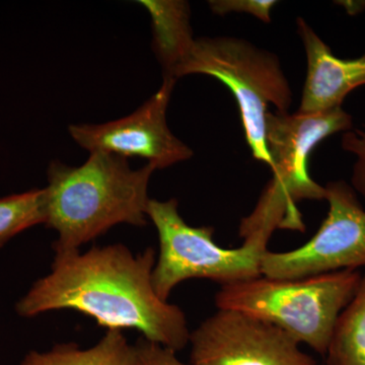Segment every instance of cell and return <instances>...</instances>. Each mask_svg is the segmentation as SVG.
<instances>
[{
	"label": "cell",
	"mask_w": 365,
	"mask_h": 365,
	"mask_svg": "<svg viewBox=\"0 0 365 365\" xmlns=\"http://www.w3.org/2000/svg\"><path fill=\"white\" fill-rule=\"evenodd\" d=\"M155 250L134 255L121 244L55 254L51 273L36 281L16 304L21 317L74 309L108 330L134 329L178 352L190 341L186 314L155 294Z\"/></svg>",
	"instance_id": "6da1fadb"
},
{
	"label": "cell",
	"mask_w": 365,
	"mask_h": 365,
	"mask_svg": "<svg viewBox=\"0 0 365 365\" xmlns=\"http://www.w3.org/2000/svg\"><path fill=\"white\" fill-rule=\"evenodd\" d=\"M153 165L132 170L124 157L93 151L83 165L52 160L48 168L45 225L58 232L55 254L79 247L121 223L148 225V189Z\"/></svg>",
	"instance_id": "7a4b0ae2"
},
{
	"label": "cell",
	"mask_w": 365,
	"mask_h": 365,
	"mask_svg": "<svg viewBox=\"0 0 365 365\" xmlns=\"http://www.w3.org/2000/svg\"><path fill=\"white\" fill-rule=\"evenodd\" d=\"M359 270H342L295 279L260 276L223 285L218 309L241 312L277 326L295 341L325 356L341 312L360 284Z\"/></svg>",
	"instance_id": "3957f363"
},
{
	"label": "cell",
	"mask_w": 365,
	"mask_h": 365,
	"mask_svg": "<svg viewBox=\"0 0 365 365\" xmlns=\"http://www.w3.org/2000/svg\"><path fill=\"white\" fill-rule=\"evenodd\" d=\"M205 74L225 83L239 104L242 127L254 158L271 168L265 143L268 105L288 113L292 91L277 55L234 37L194 40L172 78Z\"/></svg>",
	"instance_id": "277c9868"
},
{
	"label": "cell",
	"mask_w": 365,
	"mask_h": 365,
	"mask_svg": "<svg viewBox=\"0 0 365 365\" xmlns=\"http://www.w3.org/2000/svg\"><path fill=\"white\" fill-rule=\"evenodd\" d=\"M178 206L177 199H150L146 207L160 240L153 285L160 299L168 300L178 284L191 278L212 280L223 287L262 276L261 262L269 240L249 237L240 248H222L213 240V227H191Z\"/></svg>",
	"instance_id": "5b68a950"
},
{
	"label": "cell",
	"mask_w": 365,
	"mask_h": 365,
	"mask_svg": "<svg viewBox=\"0 0 365 365\" xmlns=\"http://www.w3.org/2000/svg\"><path fill=\"white\" fill-rule=\"evenodd\" d=\"M329 212L318 232L304 246L283 253L266 252L262 276L295 279L319 274L365 268V210L351 185L325 186Z\"/></svg>",
	"instance_id": "8992f818"
},
{
	"label": "cell",
	"mask_w": 365,
	"mask_h": 365,
	"mask_svg": "<svg viewBox=\"0 0 365 365\" xmlns=\"http://www.w3.org/2000/svg\"><path fill=\"white\" fill-rule=\"evenodd\" d=\"M191 365H316L277 326L218 309L190 335Z\"/></svg>",
	"instance_id": "52a82bcc"
},
{
	"label": "cell",
	"mask_w": 365,
	"mask_h": 365,
	"mask_svg": "<svg viewBox=\"0 0 365 365\" xmlns=\"http://www.w3.org/2000/svg\"><path fill=\"white\" fill-rule=\"evenodd\" d=\"M176 81L163 76L160 90L129 116L104 124L71 125L69 133L90 153L146 158L155 170L188 160L193 150L172 133L167 123L168 106Z\"/></svg>",
	"instance_id": "ba28073f"
},
{
	"label": "cell",
	"mask_w": 365,
	"mask_h": 365,
	"mask_svg": "<svg viewBox=\"0 0 365 365\" xmlns=\"http://www.w3.org/2000/svg\"><path fill=\"white\" fill-rule=\"evenodd\" d=\"M352 125L351 115L342 107L318 113H267L265 143L273 179L295 204L302 200H325V187L309 175V158L321 141L351 130Z\"/></svg>",
	"instance_id": "9c48e42d"
},
{
	"label": "cell",
	"mask_w": 365,
	"mask_h": 365,
	"mask_svg": "<svg viewBox=\"0 0 365 365\" xmlns=\"http://www.w3.org/2000/svg\"><path fill=\"white\" fill-rule=\"evenodd\" d=\"M297 24L307 63L299 112L318 113L342 107L353 90L365 86V53L359 58H338L304 19H297Z\"/></svg>",
	"instance_id": "30bf717a"
},
{
	"label": "cell",
	"mask_w": 365,
	"mask_h": 365,
	"mask_svg": "<svg viewBox=\"0 0 365 365\" xmlns=\"http://www.w3.org/2000/svg\"><path fill=\"white\" fill-rule=\"evenodd\" d=\"M153 20V47L162 63L163 76L173 72L194 42L190 26L189 6L184 1L141 0Z\"/></svg>",
	"instance_id": "8fae6325"
},
{
	"label": "cell",
	"mask_w": 365,
	"mask_h": 365,
	"mask_svg": "<svg viewBox=\"0 0 365 365\" xmlns=\"http://www.w3.org/2000/svg\"><path fill=\"white\" fill-rule=\"evenodd\" d=\"M20 365H138L135 346L119 330H108L100 342L88 349L74 343L55 345L50 351H31Z\"/></svg>",
	"instance_id": "7c38bea8"
},
{
	"label": "cell",
	"mask_w": 365,
	"mask_h": 365,
	"mask_svg": "<svg viewBox=\"0 0 365 365\" xmlns=\"http://www.w3.org/2000/svg\"><path fill=\"white\" fill-rule=\"evenodd\" d=\"M327 365H365V268L359 289L338 317Z\"/></svg>",
	"instance_id": "4fadbf2b"
},
{
	"label": "cell",
	"mask_w": 365,
	"mask_h": 365,
	"mask_svg": "<svg viewBox=\"0 0 365 365\" xmlns=\"http://www.w3.org/2000/svg\"><path fill=\"white\" fill-rule=\"evenodd\" d=\"M44 189L0 198V248L28 228L45 225Z\"/></svg>",
	"instance_id": "5bb4252c"
},
{
	"label": "cell",
	"mask_w": 365,
	"mask_h": 365,
	"mask_svg": "<svg viewBox=\"0 0 365 365\" xmlns=\"http://www.w3.org/2000/svg\"><path fill=\"white\" fill-rule=\"evenodd\" d=\"M343 150L356 158L353 165L351 187L365 200V129L346 131L341 138Z\"/></svg>",
	"instance_id": "9a60e30c"
},
{
	"label": "cell",
	"mask_w": 365,
	"mask_h": 365,
	"mask_svg": "<svg viewBox=\"0 0 365 365\" xmlns=\"http://www.w3.org/2000/svg\"><path fill=\"white\" fill-rule=\"evenodd\" d=\"M276 4L277 1L274 0H212L209 1V6L213 13L220 16L246 13L268 24L271 21V9Z\"/></svg>",
	"instance_id": "2e32d148"
},
{
	"label": "cell",
	"mask_w": 365,
	"mask_h": 365,
	"mask_svg": "<svg viewBox=\"0 0 365 365\" xmlns=\"http://www.w3.org/2000/svg\"><path fill=\"white\" fill-rule=\"evenodd\" d=\"M135 349L138 357V365H191L177 359L176 352L151 342L145 338H139Z\"/></svg>",
	"instance_id": "e0dca14e"
}]
</instances>
